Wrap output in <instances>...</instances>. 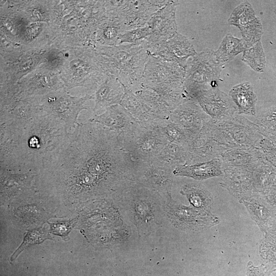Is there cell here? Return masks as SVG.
I'll list each match as a JSON object with an SVG mask.
<instances>
[{
	"instance_id": "6da1fadb",
	"label": "cell",
	"mask_w": 276,
	"mask_h": 276,
	"mask_svg": "<svg viewBox=\"0 0 276 276\" xmlns=\"http://www.w3.org/2000/svg\"><path fill=\"white\" fill-rule=\"evenodd\" d=\"M135 163L119 135L95 122L78 123L43 160L38 177L66 198L102 195L134 178Z\"/></svg>"
},
{
	"instance_id": "7a4b0ae2",
	"label": "cell",
	"mask_w": 276,
	"mask_h": 276,
	"mask_svg": "<svg viewBox=\"0 0 276 276\" xmlns=\"http://www.w3.org/2000/svg\"><path fill=\"white\" fill-rule=\"evenodd\" d=\"M67 133L61 119L43 111L17 132L0 133L1 168L38 173Z\"/></svg>"
},
{
	"instance_id": "3957f363",
	"label": "cell",
	"mask_w": 276,
	"mask_h": 276,
	"mask_svg": "<svg viewBox=\"0 0 276 276\" xmlns=\"http://www.w3.org/2000/svg\"><path fill=\"white\" fill-rule=\"evenodd\" d=\"M106 16L103 1H54L50 26L52 45L59 49L94 47L98 26Z\"/></svg>"
},
{
	"instance_id": "277c9868",
	"label": "cell",
	"mask_w": 276,
	"mask_h": 276,
	"mask_svg": "<svg viewBox=\"0 0 276 276\" xmlns=\"http://www.w3.org/2000/svg\"><path fill=\"white\" fill-rule=\"evenodd\" d=\"M94 50L106 72L114 76L133 93L141 88L149 55L145 41L137 44L96 45Z\"/></svg>"
},
{
	"instance_id": "5b68a950",
	"label": "cell",
	"mask_w": 276,
	"mask_h": 276,
	"mask_svg": "<svg viewBox=\"0 0 276 276\" xmlns=\"http://www.w3.org/2000/svg\"><path fill=\"white\" fill-rule=\"evenodd\" d=\"M63 58L60 70L65 88L84 87L90 94L106 72L100 63L93 47H79L60 49Z\"/></svg>"
},
{
	"instance_id": "8992f818",
	"label": "cell",
	"mask_w": 276,
	"mask_h": 276,
	"mask_svg": "<svg viewBox=\"0 0 276 276\" xmlns=\"http://www.w3.org/2000/svg\"><path fill=\"white\" fill-rule=\"evenodd\" d=\"M50 47L41 49L14 47L1 48L0 85L16 84L45 62V54Z\"/></svg>"
},
{
	"instance_id": "52a82bcc",
	"label": "cell",
	"mask_w": 276,
	"mask_h": 276,
	"mask_svg": "<svg viewBox=\"0 0 276 276\" xmlns=\"http://www.w3.org/2000/svg\"><path fill=\"white\" fill-rule=\"evenodd\" d=\"M62 88L65 87L60 72L44 62L16 84L2 87L0 90V95L10 99L26 97H40Z\"/></svg>"
},
{
	"instance_id": "ba28073f",
	"label": "cell",
	"mask_w": 276,
	"mask_h": 276,
	"mask_svg": "<svg viewBox=\"0 0 276 276\" xmlns=\"http://www.w3.org/2000/svg\"><path fill=\"white\" fill-rule=\"evenodd\" d=\"M222 65L215 51L206 49L190 58L186 66L184 86L188 94L196 90L218 87Z\"/></svg>"
},
{
	"instance_id": "9c48e42d",
	"label": "cell",
	"mask_w": 276,
	"mask_h": 276,
	"mask_svg": "<svg viewBox=\"0 0 276 276\" xmlns=\"http://www.w3.org/2000/svg\"><path fill=\"white\" fill-rule=\"evenodd\" d=\"M106 15L117 18L126 31L147 25L169 1H103Z\"/></svg>"
},
{
	"instance_id": "30bf717a",
	"label": "cell",
	"mask_w": 276,
	"mask_h": 276,
	"mask_svg": "<svg viewBox=\"0 0 276 276\" xmlns=\"http://www.w3.org/2000/svg\"><path fill=\"white\" fill-rule=\"evenodd\" d=\"M65 88L50 92L39 97L42 110L61 119L65 124L67 131L75 128L78 116L83 110H92L85 106L93 97L86 94L82 97L71 95Z\"/></svg>"
},
{
	"instance_id": "8fae6325",
	"label": "cell",
	"mask_w": 276,
	"mask_h": 276,
	"mask_svg": "<svg viewBox=\"0 0 276 276\" xmlns=\"http://www.w3.org/2000/svg\"><path fill=\"white\" fill-rule=\"evenodd\" d=\"M133 160L152 163L168 143L159 127L137 124L132 132L121 140Z\"/></svg>"
},
{
	"instance_id": "7c38bea8",
	"label": "cell",
	"mask_w": 276,
	"mask_h": 276,
	"mask_svg": "<svg viewBox=\"0 0 276 276\" xmlns=\"http://www.w3.org/2000/svg\"><path fill=\"white\" fill-rule=\"evenodd\" d=\"M43 111L39 97L14 98L0 102V128L8 132H17Z\"/></svg>"
},
{
	"instance_id": "4fadbf2b",
	"label": "cell",
	"mask_w": 276,
	"mask_h": 276,
	"mask_svg": "<svg viewBox=\"0 0 276 276\" xmlns=\"http://www.w3.org/2000/svg\"><path fill=\"white\" fill-rule=\"evenodd\" d=\"M214 121L231 149H251L260 142L257 125L242 116L236 114L229 120Z\"/></svg>"
},
{
	"instance_id": "5bb4252c",
	"label": "cell",
	"mask_w": 276,
	"mask_h": 276,
	"mask_svg": "<svg viewBox=\"0 0 276 276\" xmlns=\"http://www.w3.org/2000/svg\"><path fill=\"white\" fill-rule=\"evenodd\" d=\"M148 54L141 87L160 84L184 85L185 67L177 63Z\"/></svg>"
},
{
	"instance_id": "9a60e30c",
	"label": "cell",
	"mask_w": 276,
	"mask_h": 276,
	"mask_svg": "<svg viewBox=\"0 0 276 276\" xmlns=\"http://www.w3.org/2000/svg\"><path fill=\"white\" fill-rule=\"evenodd\" d=\"M189 96L214 120H231L238 112L230 97L218 87L196 90Z\"/></svg>"
},
{
	"instance_id": "2e32d148",
	"label": "cell",
	"mask_w": 276,
	"mask_h": 276,
	"mask_svg": "<svg viewBox=\"0 0 276 276\" xmlns=\"http://www.w3.org/2000/svg\"><path fill=\"white\" fill-rule=\"evenodd\" d=\"M178 4V1H169L151 17L147 24L151 30L150 36L145 40L147 50L166 41L177 32L176 9Z\"/></svg>"
},
{
	"instance_id": "e0dca14e",
	"label": "cell",
	"mask_w": 276,
	"mask_h": 276,
	"mask_svg": "<svg viewBox=\"0 0 276 276\" xmlns=\"http://www.w3.org/2000/svg\"><path fill=\"white\" fill-rule=\"evenodd\" d=\"M149 54L186 67L188 60L197 54L190 40L178 32L166 41L147 48Z\"/></svg>"
},
{
	"instance_id": "ac0fdd59",
	"label": "cell",
	"mask_w": 276,
	"mask_h": 276,
	"mask_svg": "<svg viewBox=\"0 0 276 276\" xmlns=\"http://www.w3.org/2000/svg\"><path fill=\"white\" fill-rule=\"evenodd\" d=\"M125 86L114 76L105 72L89 94L95 101L94 116L103 113L108 107L120 104Z\"/></svg>"
},
{
	"instance_id": "d6986e66",
	"label": "cell",
	"mask_w": 276,
	"mask_h": 276,
	"mask_svg": "<svg viewBox=\"0 0 276 276\" xmlns=\"http://www.w3.org/2000/svg\"><path fill=\"white\" fill-rule=\"evenodd\" d=\"M228 22L240 29L246 48L252 46L261 40L263 34L262 25L248 2H243L236 7L230 15Z\"/></svg>"
},
{
	"instance_id": "ffe728a7",
	"label": "cell",
	"mask_w": 276,
	"mask_h": 276,
	"mask_svg": "<svg viewBox=\"0 0 276 276\" xmlns=\"http://www.w3.org/2000/svg\"><path fill=\"white\" fill-rule=\"evenodd\" d=\"M120 105L141 126L160 127L169 122L159 117L143 100L126 87Z\"/></svg>"
},
{
	"instance_id": "44dd1931",
	"label": "cell",
	"mask_w": 276,
	"mask_h": 276,
	"mask_svg": "<svg viewBox=\"0 0 276 276\" xmlns=\"http://www.w3.org/2000/svg\"><path fill=\"white\" fill-rule=\"evenodd\" d=\"M88 121L98 123L115 132L121 140L131 133L137 124L120 104L108 107L103 113L94 116Z\"/></svg>"
},
{
	"instance_id": "7402d4cb",
	"label": "cell",
	"mask_w": 276,
	"mask_h": 276,
	"mask_svg": "<svg viewBox=\"0 0 276 276\" xmlns=\"http://www.w3.org/2000/svg\"><path fill=\"white\" fill-rule=\"evenodd\" d=\"M38 174L32 171L1 168V199H10L28 190Z\"/></svg>"
},
{
	"instance_id": "603a6c76",
	"label": "cell",
	"mask_w": 276,
	"mask_h": 276,
	"mask_svg": "<svg viewBox=\"0 0 276 276\" xmlns=\"http://www.w3.org/2000/svg\"><path fill=\"white\" fill-rule=\"evenodd\" d=\"M211 119V117L192 99H189L178 106L169 116L170 122L197 133Z\"/></svg>"
},
{
	"instance_id": "cb8c5ba5",
	"label": "cell",
	"mask_w": 276,
	"mask_h": 276,
	"mask_svg": "<svg viewBox=\"0 0 276 276\" xmlns=\"http://www.w3.org/2000/svg\"><path fill=\"white\" fill-rule=\"evenodd\" d=\"M135 162L134 178L142 180L148 186L160 191L169 190L174 175L173 169L149 163Z\"/></svg>"
},
{
	"instance_id": "d4e9b609",
	"label": "cell",
	"mask_w": 276,
	"mask_h": 276,
	"mask_svg": "<svg viewBox=\"0 0 276 276\" xmlns=\"http://www.w3.org/2000/svg\"><path fill=\"white\" fill-rule=\"evenodd\" d=\"M222 163L220 158L191 165L180 166L173 171L175 176H182L196 180H204L221 176L223 174Z\"/></svg>"
},
{
	"instance_id": "484cf974",
	"label": "cell",
	"mask_w": 276,
	"mask_h": 276,
	"mask_svg": "<svg viewBox=\"0 0 276 276\" xmlns=\"http://www.w3.org/2000/svg\"><path fill=\"white\" fill-rule=\"evenodd\" d=\"M151 164L173 169L191 164L189 147L168 142Z\"/></svg>"
},
{
	"instance_id": "4316f807",
	"label": "cell",
	"mask_w": 276,
	"mask_h": 276,
	"mask_svg": "<svg viewBox=\"0 0 276 276\" xmlns=\"http://www.w3.org/2000/svg\"><path fill=\"white\" fill-rule=\"evenodd\" d=\"M125 31L119 20L106 15L97 27L94 37V47L118 45L121 36Z\"/></svg>"
},
{
	"instance_id": "83f0119b",
	"label": "cell",
	"mask_w": 276,
	"mask_h": 276,
	"mask_svg": "<svg viewBox=\"0 0 276 276\" xmlns=\"http://www.w3.org/2000/svg\"><path fill=\"white\" fill-rule=\"evenodd\" d=\"M228 96L236 106L238 114L256 115L257 97L250 83L243 82L233 86Z\"/></svg>"
},
{
	"instance_id": "f1b7e54d",
	"label": "cell",
	"mask_w": 276,
	"mask_h": 276,
	"mask_svg": "<svg viewBox=\"0 0 276 276\" xmlns=\"http://www.w3.org/2000/svg\"><path fill=\"white\" fill-rule=\"evenodd\" d=\"M225 168H244L253 171L260 162L254 149L233 148L223 152L219 157Z\"/></svg>"
},
{
	"instance_id": "f546056e",
	"label": "cell",
	"mask_w": 276,
	"mask_h": 276,
	"mask_svg": "<svg viewBox=\"0 0 276 276\" xmlns=\"http://www.w3.org/2000/svg\"><path fill=\"white\" fill-rule=\"evenodd\" d=\"M17 8L30 21L51 22L54 1H14Z\"/></svg>"
},
{
	"instance_id": "4dcf8cb0",
	"label": "cell",
	"mask_w": 276,
	"mask_h": 276,
	"mask_svg": "<svg viewBox=\"0 0 276 276\" xmlns=\"http://www.w3.org/2000/svg\"><path fill=\"white\" fill-rule=\"evenodd\" d=\"M245 48L246 44L242 38H236L231 33H227L215 52L216 60L223 66L243 52Z\"/></svg>"
},
{
	"instance_id": "1f68e13d",
	"label": "cell",
	"mask_w": 276,
	"mask_h": 276,
	"mask_svg": "<svg viewBox=\"0 0 276 276\" xmlns=\"http://www.w3.org/2000/svg\"><path fill=\"white\" fill-rule=\"evenodd\" d=\"M180 193L186 196L193 205L205 211H209L213 204L212 194L198 184H187L183 186Z\"/></svg>"
},
{
	"instance_id": "d6a6232c",
	"label": "cell",
	"mask_w": 276,
	"mask_h": 276,
	"mask_svg": "<svg viewBox=\"0 0 276 276\" xmlns=\"http://www.w3.org/2000/svg\"><path fill=\"white\" fill-rule=\"evenodd\" d=\"M168 142L190 147L198 133L170 121L159 127Z\"/></svg>"
},
{
	"instance_id": "836d02e7",
	"label": "cell",
	"mask_w": 276,
	"mask_h": 276,
	"mask_svg": "<svg viewBox=\"0 0 276 276\" xmlns=\"http://www.w3.org/2000/svg\"><path fill=\"white\" fill-rule=\"evenodd\" d=\"M242 60L255 72H264L266 57L261 40L245 49Z\"/></svg>"
},
{
	"instance_id": "e575fe53",
	"label": "cell",
	"mask_w": 276,
	"mask_h": 276,
	"mask_svg": "<svg viewBox=\"0 0 276 276\" xmlns=\"http://www.w3.org/2000/svg\"><path fill=\"white\" fill-rule=\"evenodd\" d=\"M51 239L48 233L44 229L41 228L28 232L21 245L11 256L10 260L12 262L15 260L19 254L30 245L39 244L45 240Z\"/></svg>"
},
{
	"instance_id": "d590c367",
	"label": "cell",
	"mask_w": 276,
	"mask_h": 276,
	"mask_svg": "<svg viewBox=\"0 0 276 276\" xmlns=\"http://www.w3.org/2000/svg\"><path fill=\"white\" fill-rule=\"evenodd\" d=\"M150 34V29L147 25L126 31L121 35L119 45L142 43L148 38Z\"/></svg>"
},
{
	"instance_id": "8d00e7d4",
	"label": "cell",
	"mask_w": 276,
	"mask_h": 276,
	"mask_svg": "<svg viewBox=\"0 0 276 276\" xmlns=\"http://www.w3.org/2000/svg\"><path fill=\"white\" fill-rule=\"evenodd\" d=\"M76 219H75L70 221L49 223L51 231L52 233L59 235L63 238L67 237L68 233L76 222Z\"/></svg>"
},
{
	"instance_id": "74e56055",
	"label": "cell",
	"mask_w": 276,
	"mask_h": 276,
	"mask_svg": "<svg viewBox=\"0 0 276 276\" xmlns=\"http://www.w3.org/2000/svg\"><path fill=\"white\" fill-rule=\"evenodd\" d=\"M248 276H269L263 269L248 266Z\"/></svg>"
},
{
	"instance_id": "f35d334b",
	"label": "cell",
	"mask_w": 276,
	"mask_h": 276,
	"mask_svg": "<svg viewBox=\"0 0 276 276\" xmlns=\"http://www.w3.org/2000/svg\"><path fill=\"white\" fill-rule=\"evenodd\" d=\"M274 13H275V15H276V8L275 9V10H274Z\"/></svg>"
}]
</instances>
